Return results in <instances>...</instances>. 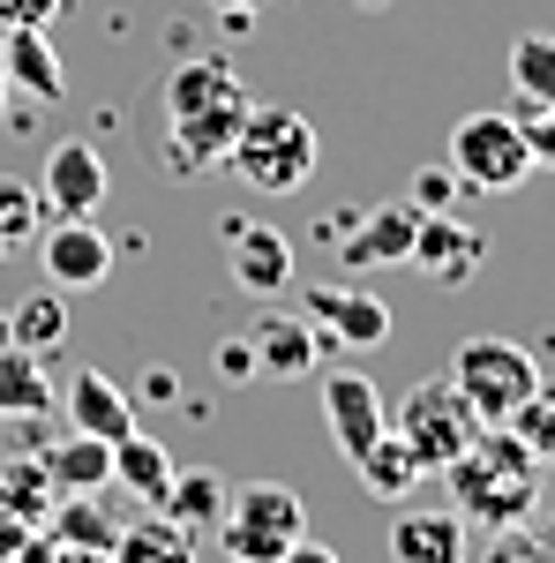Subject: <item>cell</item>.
I'll use <instances>...</instances> for the list:
<instances>
[{"instance_id": "cell-1", "label": "cell", "mask_w": 555, "mask_h": 563, "mask_svg": "<svg viewBox=\"0 0 555 563\" xmlns=\"http://www.w3.org/2000/svg\"><path fill=\"white\" fill-rule=\"evenodd\" d=\"M248 84L233 76V60H218V53H196V60H180L166 84H158V121H166V166L173 174H211L225 166V151H233V135L248 121Z\"/></svg>"}, {"instance_id": "cell-2", "label": "cell", "mask_w": 555, "mask_h": 563, "mask_svg": "<svg viewBox=\"0 0 555 563\" xmlns=\"http://www.w3.org/2000/svg\"><path fill=\"white\" fill-rule=\"evenodd\" d=\"M443 481H451L458 519L496 533V526H518V519L541 511V481H548V466H541L511 429H480L466 451L443 466Z\"/></svg>"}, {"instance_id": "cell-3", "label": "cell", "mask_w": 555, "mask_h": 563, "mask_svg": "<svg viewBox=\"0 0 555 563\" xmlns=\"http://www.w3.org/2000/svg\"><path fill=\"white\" fill-rule=\"evenodd\" d=\"M315 158H323L315 121L293 113V106H248V121H241L233 151H225V166L248 180L256 196H293V188H308Z\"/></svg>"}, {"instance_id": "cell-4", "label": "cell", "mask_w": 555, "mask_h": 563, "mask_svg": "<svg viewBox=\"0 0 555 563\" xmlns=\"http://www.w3.org/2000/svg\"><path fill=\"white\" fill-rule=\"evenodd\" d=\"M211 533L233 563H278L308 533V504L286 481H241V488H225V511Z\"/></svg>"}, {"instance_id": "cell-5", "label": "cell", "mask_w": 555, "mask_h": 563, "mask_svg": "<svg viewBox=\"0 0 555 563\" xmlns=\"http://www.w3.org/2000/svg\"><path fill=\"white\" fill-rule=\"evenodd\" d=\"M443 376L466 390V406L480 413V429H503L518 406L533 398V384H541V361L518 346V339L480 331V339H466V346L451 353V368H443Z\"/></svg>"}, {"instance_id": "cell-6", "label": "cell", "mask_w": 555, "mask_h": 563, "mask_svg": "<svg viewBox=\"0 0 555 563\" xmlns=\"http://www.w3.org/2000/svg\"><path fill=\"white\" fill-rule=\"evenodd\" d=\"M384 421H390V435L413 451V466H421V474H443L473 435H480V413L466 406V390L451 384V376L413 384L406 398H398V413H384Z\"/></svg>"}, {"instance_id": "cell-7", "label": "cell", "mask_w": 555, "mask_h": 563, "mask_svg": "<svg viewBox=\"0 0 555 563\" xmlns=\"http://www.w3.org/2000/svg\"><path fill=\"white\" fill-rule=\"evenodd\" d=\"M458 188H480V196H511L518 180H533V151H525V129L518 113H466L451 129V158H443Z\"/></svg>"}, {"instance_id": "cell-8", "label": "cell", "mask_w": 555, "mask_h": 563, "mask_svg": "<svg viewBox=\"0 0 555 563\" xmlns=\"http://www.w3.org/2000/svg\"><path fill=\"white\" fill-rule=\"evenodd\" d=\"M300 316L323 331V353H376L390 346V301H376L368 286H308Z\"/></svg>"}, {"instance_id": "cell-9", "label": "cell", "mask_w": 555, "mask_h": 563, "mask_svg": "<svg viewBox=\"0 0 555 563\" xmlns=\"http://www.w3.org/2000/svg\"><path fill=\"white\" fill-rule=\"evenodd\" d=\"M38 263H45V286L60 294H98L113 278V241L90 225V218H53L38 233Z\"/></svg>"}, {"instance_id": "cell-10", "label": "cell", "mask_w": 555, "mask_h": 563, "mask_svg": "<svg viewBox=\"0 0 555 563\" xmlns=\"http://www.w3.org/2000/svg\"><path fill=\"white\" fill-rule=\"evenodd\" d=\"M218 233H225V271H233V286H241V294H256V301H278V294L293 286V241H286L278 225H256V218H225Z\"/></svg>"}, {"instance_id": "cell-11", "label": "cell", "mask_w": 555, "mask_h": 563, "mask_svg": "<svg viewBox=\"0 0 555 563\" xmlns=\"http://www.w3.org/2000/svg\"><path fill=\"white\" fill-rule=\"evenodd\" d=\"M106 188H113V174H106L98 143L68 135V143L45 151V180H38L45 218H98V211H106Z\"/></svg>"}, {"instance_id": "cell-12", "label": "cell", "mask_w": 555, "mask_h": 563, "mask_svg": "<svg viewBox=\"0 0 555 563\" xmlns=\"http://www.w3.org/2000/svg\"><path fill=\"white\" fill-rule=\"evenodd\" d=\"M413 263H421L435 286H473L480 263H488V233L458 211H421V233H413Z\"/></svg>"}, {"instance_id": "cell-13", "label": "cell", "mask_w": 555, "mask_h": 563, "mask_svg": "<svg viewBox=\"0 0 555 563\" xmlns=\"http://www.w3.org/2000/svg\"><path fill=\"white\" fill-rule=\"evenodd\" d=\"M390 563H466L473 526L458 519V504H390Z\"/></svg>"}, {"instance_id": "cell-14", "label": "cell", "mask_w": 555, "mask_h": 563, "mask_svg": "<svg viewBox=\"0 0 555 563\" xmlns=\"http://www.w3.org/2000/svg\"><path fill=\"white\" fill-rule=\"evenodd\" d=\"M413 233H421V203L413 196H390L376 211L353 218V233L338 241L345 271H390V263H413Z\"/></svg>"}, {"instance_id": "cell-15", "label": "cell", "mask_w": 555, "mask_h": 563, "mask_svg": "<svg viewBox=\"0 0 555 563\" xmlns=\"http://www.w3.org/2000/svg\"><path fill=\"white\" fill-rule=\"evenodd\" d=\"M384 413H390L384 390L368 384L360 368H331V376H323V429H331V443H338V459H360V451L390 429Z\"/></svg>"}, {"instance_id": "cell-16", "label": "cell", "mask_w": 555, "mask_h": 563, "mask_svg": "<svg viewBox=\"0 0 555 563\" xmlns=\"http://www.w3.org/2000/svg\"><path fill=\"white\" fill-rule=\"evenodd\" d=\"M0 76H8V90H23L38 106L68 98V68H60L53 38H45V23H8L0 31Z\"/></svg>"}, {"instance_id": "cell-17", "label": "cell", "mask_w": 555, "mask_h": 563, "mask_svg": "<svg viewBox=\"0 0 555 563\" xmlns=\"http://www.w3.org/2000/svg\"><path fill=\"white\" fill-rule=\"evenodd\" d=\"M248 346H256V376H315L323 368V331L308 316H256L248 323Z\"/></svg>"}, {"instance_id": "cell-18", "label": "cell", "mask_w": 555, "mask_h": 563, "mask_svg": "<svg viewBox=\"0 0 555 563\" xmlns=\"http://www.w3.org/2000/svg\"><path fill=\"white\" fill-rule=\"evenodd\" d=\"M68 421L84 435H98V443H121V435H135V398L113 376H98V368H76V384H68Z\"/></svg>"}, {"instance_id": "cell-19", "label": "cell", "mask_w": 555, "mask_h": 563, "mask_svg": "<svg viewBox=\"0 0 555 563\" xmlns=\"http://www.w3.org/2000/svg\"><path fill=\"white\" fill-rule=\"evenodd\" d=\"M53 406H60V390L45 376V353H23V346L0 353V421H38Z\"/></svg>"}, {"instance_id": "cell-20", "label": "cell", "mask_w": 555, "mask_h": 563, "mask_svg": "<svg viewBox=\"0 0 555 563\" xmlns=\"http://www.w3.org/2000/svg\"><path fill=\"white\" fill-rule=\"evenodd\" d=\"M45 459V474H53V488L60 496H98L106 481H113V443H98V435H60L53 451H38Z\"/></svg>"}, {"instance_id": "cell-21", "label": "cell", "mask_w": 555, "mask_h": 563, "mask_svg": "<svg viewBox=\"0 0 555 563\" xmlns=\"http://www.w3.org/2000/svg\"><path fill=\"white\" fill-rule=\"evenodd\" d=\"M151 511H166V519H173V526H188V533H211L218 511H225V481H218L211 466H173L166 496H158Z\"/></svg>"}, {"instance_id": "cell-22", "label": "cell", "mask_w": 555, "mask_h": 563, "mask_svg": "<svg viewBox=\"0 0 555 563\" xmlns=\"http://www.w3.org/2000/svg\"><path fill=\"white\" fill-rule=\"evenodd\" d=\"M113 563H196V533L173 526L166 511L158 519H129L113 533Z\"/></svg>"}, {"instance_id": "cell-23", "label": "cell", "mask_w": 555, "mask_h": 563, "mask_svg": "<svg viewBox=\"0 0 555 563\" xmlns=\"http://www.w3.org/2000/svg\"><path fill=\"white\" fill-rule=\"evenodd\" d=\"M60 504V488H53V474H45L38 451H23V459H0V511L8 519H31L45 526V511Z\"/></svg>"}, {"instance_id": "cell-24", "label": "cell", "mask_w": 555, "mask_h": 563, "mask_svg": "<svg viewBox=\"0 0 555 563\" xmlns=\"http://www.w3.org/2000/svg\"><path fill=\"white\" fill-rule=\"evenodd\" d=\"M353 474H360V488H368L376 504H406V496H413V481H421V466H413V451L384 429L360 459H353Z\"/></svg>"}, {"instance_id": "cell-25", "label": "cell", "mask_w": 555, "mask_h": 563, "mask_svg": "<svg viewBox=\"0 0 555 563\" xmlns=\"http://www.w3.org/2000/svg\"><path fill=\"white\" fill-rule=\"evenodd\" d=\"M8 339L23 353H60L68 346V294L60 286H45V294H31V301L8 308Z\"/></svg>"}, {"instance_id": "cell-26", "label": "cell", "mask_w": 555, "mask_h": 563, "mask_svg": "<svg viewBox=\"0 0 555 563\" xmlns=\"http://www.w3.org/2000/svg\"><path fill=\"white\" fill-rule=\"evenodd\" d=\"M113 481L129 488V496H143V504H158L166 496V481H173V451L158 443V435H121L113 443Z\"/></svg>"}, {"instance_id": "cell-27", "label": "cell", "mask_w": 555, "mask_h": 563, "mask_svg": "<svg viewBox=\"0 0 555 563\" xmlns=\"http://www.w3.org/2000/svg\"><path fill=\"white\" fill-rule=\"evenodd\" d=\"M511 90L518 106H555V31L511 38Z\"/></svg>"}, {"instance_id": "cell-28", "label": "cell", "mask_w": 555, "mask_h": 563, "mask_svg": "<svg viewBox=\"0 0 555 563\" xmlns=\"http://www.w3.org/2000/svg\"><path fill=\"white\" fill-rule=\"evenodd\" d=\"M38 218H45V196L31 180L0 174V263H15L31 241H38Z\"/></svg>"}, {"instance_id": "cell-29", "label": "cell", "mask_w": 555, "mask_h": 563, "mask_svg": "<svg viewBox=\"0 0 555 563\" xmlns=\"http://www.w3.org/2000/svg\"><path fill=\"white\" fill-rule=\"evenodd\" d=\"M113 533H121V526L106 519L90 496H60V504L45 511V541H60V549H113Z\"/></svg>"}, {"instance_id": "cell-30", "label": "cell", "mask_w": 555, "mask_h": 563, "mask_svg": "<svg viewBox=\"0 0 555 563\" xmlns=\"http://www.w3.org/2000/svg\"><path fill=\"white\" fill-rule=\"evenodd\" d=\"M480 563H555V519L533 511V519H518V526H496Z\"/></svg>"}, {"instance_id": "cell-31", "label": "cell", "mask_w": 555, "mask_h": 563, "mask_svg": "<svg viewBox=\"0 0 555 563\" xmlns=\"http://www.w3.org/2000/svg\"><path fill=\"white\" fill-rule=\"evenodd\" d=\"M503 429H511L518 443H525V451L541 459V466H555V384H548V376L533 384V398L518 406V413L503 421Z\"/></svg>"}, {"instance_id": "cell-32", "label": "cell", "mask_w": 555, "mask_h": 563, "mask_svg": "<svg viewBox=\"0 0 555 563\" xmlns=\"http://www.w3.org/2000/svg\"><path fill=\"white\" fill-rule=\"evenodd\" d=\"M406 196H413L421 211H458V174H451V166H421Z\"/></svg>"}, {"instance_id": "cell-33", "label": "cell", "mask_w": 555, "mask_h": 563, "mask_svg": "<svg viewBox=\"0 0 555 563\" xmlns=\"http://www.w3.org/2000/svg\"><path fill=\"white\" fill-rule=\"evenodd\" d=\"M518 129H525V151H533V174L555 166V106H518Z\"/></svg>"}, {"instance_id": "cell-34", "label": "cell", "mask_w": 555, "mask_h": 563, "mask_svg": "<svg viewBox=\"0 0 555 563\" xmlns=\"http://www.w3.org/2000/svg\"><path fill=\"white\" fill-rule=\"evenodd\" d=\"M218 376H225V384H248V376H256V346H248V331L218 346Z\"/></svg>"}, {"instance_id": "cell-35", "label": "cell", "mask_w": 555, "mask_h": 563, "mask_svg": "<svg viewBox=\"0 0 555 563\" xmlns=\"http://www.w3.org/2000/svg\"><path fill=\"white\" fill-rule=\"evenodd\" d=\"M60 8H68V0H0V31H8V23H53Z\"/></svg>"}, {"instance_id": "cell-36", "label": "cell", "mask_w": 555, "mask_h": 563, "mask_svg": "<svg viewBox=\"0 0 555 563\" xmlns=\"http://www.w3.org/2000/svg\"><path fill=\"white\" fill-rule=\"evenodd\" d=\"M353 218H360V203H338V211H323V218H315V241H323V249H338L345 233H353Z\"/></svg>"}, {"instance_id": "cell-37", "label": "cell", "mask_w": 555, "mask_h": 563, "mask_svg": "<svg viewBox=\"0 0 555 563\" xmlns=\"http://www.w3.org/2000/svg\"><path fill=\"white\" fill-rule=\"evenodd\" d=\"M173 398H180V376H173V368H151V376H143V398H135V406H173Z\"/></svg>"}, {"instance_id": "cell-38", "label": "cell", "mask_w": 555, "mask_h": 563, "mask_svg": "<svg viewBox=\"0 0 555 563\" xmlns=\"http://www.w3.org/2000/svg\"><path fill=\"white\" fill-rule=\"evenodd\" d=\"M278 563H345V556L331 549V541H315V533H300V541H293V549H286Z\"/></svg>"}, {"instance_id": "cell-39", "label": "cell", "mask_w": 555, "mask_h": 563, "mask_svg": "<svg viewBox=\"0 0 555 563\" xmlns=\"http://www.w3.org/2000/svg\"><path fill=\"white\" fill-rule=\"evenodd\" d=\"M38 563H113V549H60V541H45Z\"/></svg>"}, {"instance_id": "cell-40", "label": "cell", "mask_w": 555, "mask_h": 563, "mask_svg": "<svg viewBox=\"0 0 555 563\" xmlns=\"http://www.w3.org/2000/svg\"><path fill=\"white\" fill-rule=\"evenodd\" d=\"M211 8H263V0H211Z\"/></svg>"}, {"instance_id": "cell-41", "label": "cell", "mask_w": 555, "mask_h": 563, "mask_svg": "<svg viewBox=\"0 0 555 563\" xmlns=\"http://www.w3.org/2000/svg\"><path fill=\"white\" fill-rule=\"evenodd\" d=\"M8 346H15V339H8V316H0V353H8Z\"/></svg>"}, {"instance_id": "cell-42", "label": "cell", "mask_w": 555, "mask_h": 563, "mask_svg": "<svg viewBox=\"0 0 555 563\" xmlns=\"http://www.w3.org/2000/svg\"><path fill=\"white\" fill-rule=\"evenodd\" d=\"M0 113H8V76H0Z\"/></svg>"}, {"instance_id": "cell-43", "label": "cell", "mask_w": 555, "mask_h": 563, "mask_svg": "<svg viewBox=\"0 0 555 563\" xmlns=\"http://www.w3.org/2000/svg\"><path fill=\"white\" fill-rule=\"evenodd\" d=\"M360 8H390V0H360Z\"/></svg>"}]
</instances>
